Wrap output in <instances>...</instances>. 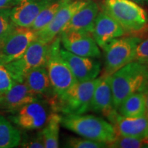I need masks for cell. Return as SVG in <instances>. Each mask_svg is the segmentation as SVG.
<instances>
[{
	"label": "cell",
	"instance_id": "cell-1",
	"mask_svg": "<svg viewBox=\"0 0 148 148\" xmlns=\"http://www.w3.org/2000/svg\"><path fill=\"white\" fill-rule=\"evenodd\" d=\"M113 106L117 110L125 99L148 89V65L132 61L110 75Z\"/></svg>",
	"mask_w": 148,
	"mask_h": 148
},
{
	"label": "cell",
	"instance_id": "cell-2",
	"mask_svg": "<svg viewBox=\"0 0 148 148\" xmlns=\"http://www.w3.org/2000/svg\"><path fill=\"white\" fill-rule=\"evenodd\" d=\"M101 10L112 16L126 34L142 38L148 32V14L132 0H103Z\"/></svg>",
	"mask_w": 148,
	"mask_h": 148
},
{
	"label": "cell",
	"instance_id": "cell-3",
	"mask_svg": "<svg viewBox=\"0 0 148 148\" xmlns=\"http://www.w3.org/2000/svg\"><path fill=\"white\" fill-rule=\"evenodd\" d=\"M61 116V125L81 137L108 145L116 135L110 122L99 116L85 114H64Z\"/></svg>",
	"mask_w": 148,
	"mask_h": 148
},
{
	"label": "cell",
	"instance_id": "cell-4",
	"mask_svg": "<svg viewBox=\"0 0 148 148\" xmlns=\"http://www.w3.org/2000/svg\"><path fill=\"white\" fill-rule=\"evenodd\" d=\"M60 47V37L57 36L50 43L45 65L58 100L77 82L69 66L61 56Z\"/></svg>",
	"mask_w": 148,
	"mask_h": 148
},
{
	"label": "cell",
	"instance_id": "cell-5",
	"mask_svg": "<svg viewBox=\"0 0 148 148\" xmlns=\"http://www.w3.org/2000/svg\"><path fill=\"white\" fill-rule=\"evenodd\" d=\"M140 37L129 35L112 40L102 47L104 54L103 75H111L114 72L132 62Z\"/></svg>",
	"mask_w": 148,
	"mask_h": 148
},
{
	"label": "cell",
	"instance_id": "cell-6",
	"mask_svg": "<svg viewBox=\"0 0 148 148\" xmlns=\"http://www.w3.org/2000/svg\"><path fill=\"white\" fill-rule=\"evenodd\" d=\"M100 77L77 82L58 100L54 112L63 114H82L89 111L93 92Z\"/></svg>",
	"mask_w": 148,
	"mask_h": 148
},
{
	"label": "cell",
	"instance_id": "cell-7",
	"mask_svg": "<svg viewBox=\"0 0 148 148\" xmlns=\"http://www.w3.org/2000/svg\"><path fill=\"white\" fill-rule=\"evenodd\" d=\"M50 43L37 38L29 45L21 57L5 64L15 82H23L31 70L45 66Z\"/></svg>",
	"mask_w": 148,
	"mask_h": 148
},
{
	"label": "cell",
	"instance_id": "cell-8",
	"mask_svg": "<svg viewBox=\"0 0 148 148\" xmlns=\"http://www.w3.org/2000/svg\"><path fill=\"white\" fill-rule=\"evenodd\" d=\"M36 38V32L30 27L16 26L0 47V63L8 64L19 58Z\"/></svg>",
	"mask_w": 148,
	"mask_h": 148
},
{
	"label": "cell",
	"instance_id": "cell-9",
	"mask_svg": "<svg viewBox=\"0 0 148 148\" xmlns=\"http://www.w3.org/2000/svg\"><path fill=\"white\" fill-rule=\"evenodd\" d=\"M46 103H47L42 99L27 103L12 112L8 116L9 121L24 130L42 128L49 115Z\"/></svg>",
	"mask_w": 148,
	"mask_h": 148
},
{
	"label": "cell",
	"instance_id": "cell-10",
	"mask_svg": "<svg viewBox=\"0 0 148 148\" xmlns=\"http://www.w3.org/2000/svg\"><path fill=\"white\" fill-rule=\"evenodd\" d=\"M88 1V0H68L59 9L53 19L45 27L36 32L37 38L50 43L58 36L74 14Z\"/></svg>",
	"mask_w": 148,
	"mask_h": 148
},
{
	"label": "cell",
	"instance_id": "cell-11",
	"mask_svg": "<svg viewBox=\"0 0 148 148\" xmlns=\"http://www.w3.org/2000/svg\"><path fill=\"white\" fill-rule=\"evenodd\" d=\"M63 48L74 54L83 57L99 58L101 51L92 34L79 32L59 34Z\"/></svg>",
	"mask_w": 148,
	"mask_h": 148
},
{
	"label": "cell",
	"instance_id": "cell-12",
	"mask_svg": "<svg viewBox=\"0 0 148 148\" xmlns=\"http://www.w3.org/2000/svg\"><path fill=\"white\" fill-rule=\"evenodd\" d=\"M60 55L77 82L95 79L100 73L101 63L95 58L79 56L62 47Z\"/></svg>",
	"mask_w": 148,
	"mask_h": 148
},
{
	"label": "cell",
	"instance_id": "cell-13",
	"mask_svg": "<svg viewBox=\"0 0 148 148\" xmlns=\"http://www.w3.org/2000/svg\"><path fill=\"white\" fill-rule=\"evenodd\" d=\"M24 82L33 93L49 103L54 110L58 102L45 66L35 68L29 71Z\"/></svg>",
	"mask_w": 148,
	"mask_h": 148
},
{
	"label": "cell",
	"instance_id": "cell-14",
	"mask_svg": "<svg viewBox=\"0 0 148 148\" xmlns=\"http://www.w3.org/2000/svg\"><path fill=\"white\" fill-rule=\"evenodd\" d=\"M116 134L136 138H148V120L145 115L140 117H125L114 110L107 116Z\"/></svg>",
	"mask_w": 148,
	"mask_h": 148
},
{
	"label": "cell",
	"instance_id": "cell-15",
	"mask_svg": "<svg viewBox=\"0 0 148 148\" xmlns=\"http://www.w3.org/2000/svg\"><path fill=\"white\" fill-rule=\"evenodd\" d=\"M126 34L125 30L112 16L99 11L96 16L92 35L97 45L102 48L116 38Z\"/></svg>",
	"mask_w": 148,
	"mask_h": 148
},
{
	"label": "cell",
	"instance_id": "cell-16",
	"mask_svg": "<svg viewBox=\"0 0 148 148\" xmlns=\"http://www.w3.org/2000/svg\"><path fill=\"white\" fill-rule=\"evenodd\" d=\"M53 0H21L10 8V16L17 27H30L33 22L45 6Z\"/></svg>",
	"mask_w": 148,
	"mask_h": 148
},
{
	"label": "cell",
	"instance_id": "cell-17",
	"mask_svg": "<svg viewBox=\"0 0 148 148\" xmlns=\"http://www.w3.org/2000/svg\"><path fill=\"white\" fill-rule=\"evenodd\" d=\"M99 12V5L93 0H88L82 8L74 14L60 33L79 32L92 34L94 23Z\"/></svg>",
	"mask_w": 148,
	"mask_h": 148
},
{
	"label": "cell",
	"instance_id": "cell-18",
	"mask_svg": "<svg viewBox=\"0 0 148 148\" xmlns=\"http://www.w3.org/2000/svg\"><path fill=\"white\" fill-rule=\"evenodd\" d=\"M39 99H41L31 91L24 81L16 82L8 92L1 95L0 109L12 113L24 105Z\"/></svg>",
	"mask_w": 148,
	"mask_h": 148
},
{
	"label": "cell",
	"instance_id": "cell-19",
	"mask_svg": "<svg viewBox=\"0 0 148 148\" xmlns=\"http://www.w3.org/2000/svg\"><path fill=\"white\" fill-rule=\"evenodd\" d=\"M114 110L110 75H102L93 92L89 111L100 113L107 117Z\"/></svg>",
	"mask_w": 148,
	"mask_h": 148
},
{
	"label": "cell",
	"instance_id": "cell-20",
	"mask_svg": "<svg viewBox=\"0 0 148 148\" xmlns=\"http://www.w3.org/2000/svg\"><path fill=\"white\" fill-rule=\"evenodd\" d=\"M116 110L125 117L134 118L144 116L147 110L143 92H136L128 96Z\"/></svg>",
	"mask_w": 148,
	"mask_h": 148
},
{
	"label": "cell",
	"instance_id": "cell-21",
	"mask_svg": "<svg viewBox=\"0 0 148 148\" xmlns=\"http://www.w3.org/2000/svg\"><path fill=\"white\" fill-rule=\"evenodd\" d=\"M62 116L58 112H53L48 116L47 122L42 130L44 144L46 148L59 147V132Z\"/></svg>",
	"mask_w": 148,
	"mask_h": 148
},
{
	"label": "cell",
	"instance_id": "cell-22",
	"mask_svg": "<svg viewBox=\"0 0 148 148\" xmlns=\"http://www.w3.org/2000/svg\"><path fill=\"white\" fill-rule=\"evenodd\" d=\"M21 140V131L0 114V148L18 147Z\"/></svg>",
	"mask_w": 148,
	"mask_h": 148
},
{
	"label": "cell",
	"instance_id": "cell-23",
	"mask_svg": "<svg viewBox=\"0 0 148 148\" xmlns=\"http://www.w3.org/2000/svg\"><path fill=\"white\" fill-rule=\"evenodd\" d=\"M68 0H53L40 11L33 22L30 28L38 32L45 27L54 17L62 5Z\"/></svg>",
	"mask_w": 148,
	"mask_h": 148
},
{
	"label": "cell",
	"instance_id": "cell-24",
	"mask_svg": "<svg viewBox=\"0 0 148 148\" xmlns=\"http://www.w3.org/2000/svg\"><path fill=\"white\" fill-rule=\"evenodd\" d=\"M111 148H141L148 147V138L116 134L114 139L107 145Z\"/></svg>",
	"mask_w": 148,
	"mask_h": 148
},
{
	"label": "cell",
	"instance_id": "cell-25",
	"mask_svg": "<svg viewBox=\"0 0 148 148\" xmlns=\"http://www.w3.org/2000/svg\"><path fill=\"white\" fill-rule=\"evenodd\" d=\"M16 27L11 18L10 8H0V47Z\"/></svg>",
	"mask_w": 148,
	"mask_h": 148
},
{
	"label": "cell",
	"instance_id": "cell-26",
	"mask_svg": "<svg viewBox=\"0 0 148 148\" xmlns=\"http://www.w3.org/2000/svg\"><path fill=\"white\" fill-rule=\"evenodd\" d=\"M66 147L70 148H103L107 147V144L102 142L92 140L84 137H69L64 144Z\"/></svg>",
	"mask_w": 148,
	"mask_h": 148
},
{
	"label": "cell",
	"instance_id": "cell-27",
	"mask_svg": "<svg viewBox=\"0 0 148 148\" xmlns=\"http://www.w3.org/2000/svg\"><path fill=\"white\" fill-rule=\"evenodd\" d=\"M20 145L25 148H43L45 147L43 137L41 131L31 135H24L22 138Z\"/></svg>",
	"mask_w": 148,
	"mask_h": 148
},
{
	"label": "cell",
	"instance_id": "cell-28",
	"mask_svg": "<svg viewBox=\"0 0 148 148\" xmlns=\"http://www.w3.org/2000/svg\"><path fill=\"white\" fill-rule=\"evenodd\" d=\"M15 82L5 64L0 63V95L8 92Z\"/></svg>",
	"mask_w": 148,
	"mask_h": 148
},
{
	"label": "cell",
	"instance_id": "cell-29",
	"mask_svg": "<svg viewBox=\"0 0 148 148\" xmlns=\"http://www.w3.org/2000/svg\"><path fill=\"white\" fill-rule=\"evenodd\" d=\"M133 61L148 65V32L138 44Z\"/></svg>",
	"mask_w": 148,
	"mask_h": 148
},
{
	"label": "cell",
	"instance_id": "cell-30",
	"mask_svg": "<svg viewBox=\"0 0 148 148\" xmlns=\"http://www.w3.org/2000/svg\"><path fill=\"white\" fill-rule=\"evenodd\" d=\"M21 0H0V8H11Z\"/></svg>",
	"mask_w": 148,
	"mask_h": 148
},
{
	"label": "cell",
	"instance_id": "cell-31",
	"mask_svg": "<svg viewBox=\"0 0 148 148\" xmlns=\"http://www.w3.org/2000/svg\"><path fill=\"white\" fill-rule=\"evenodd\" d=\"M145 96V106H146V110L148 111V89H147L145 91L143 92ZM146 111V112H147Z\"/></svg>",
	"mask_w": 148,
	"mask_h": 148
},
{
	"label": "cell",
	"instance_id": "cell-32",
	"mask_svg": "<svg viewBox=\"0 0 148 148\" xmlns=\"http://www.w3.org/2000/svg\"><path fill=\"white\" fill-rule=\"evenodd\" d=\"M132 1H134L138 4H146V3H148V0H132Z\"/></svg>",
	"mask_w": 148,
	"mask_h": 148
},
{
	"label": "cell",
	"instance_id": "cell-33",
	"mask_svg": "<svg viewBox=\"0 0 148 148\" xmlns=\"http://www.w3.org/2000/svg\"><path fill=\"white\" fill-rule=\"evenodd\" d=\"M145 115L146 116V118H147V120H148V111H147V112H146V113H145Z\"/></svg>",
	"mask_w": 148,
	"mask_h": 148
},
{
	"label": "cell",
	"instance_id": "cell-34",
	"mask_svg": "<svg viewBox=\"0 0 148 148\" xmlns=\"http://www.w3.org/2000/svg\"><path fill=\"white\" fill-rule=\"evenodd\" d=\"M1 95H0V99H1Z\"/></svg>",
	"mask_w": 148,
	"mask_h": 148
}]
</instances>
